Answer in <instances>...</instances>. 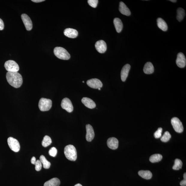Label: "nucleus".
Wrapping results in <instances>:
<instances>
[{
  "label": "nucleus",
  "mask_w": 186,
  "mask_h": 186,
  "mask_svg": "<svg viewBox=\"0 0 186 186\" xmlns=\"http://www.w3.org/2000/svg\"><path fill=\"white\" fill-rule=\"evenodd\" d=\"M6 78L8 83L16 88H19L22 85V78L18 72H8L6 73Z\"/></svg>",
  "instance_id": "nucleus-1"
},
{
  "label": "nucleus",
  "mask_w": 186,
  "mask_h": 186,
  "mask_svg": "<svg viewBox=\"0 0 186 186\" xmlns=\"http://www.w3.org/2000/svg\"><path fill=\"white\" fill-rule=\"evenodd\" d=\"M66 157L71 161H75L77 158V152L75 147L72 145L66 146L64 149Z\"/></svg>",
  "instance_id": "nucleus-2"
},
{
  "label": "nucleus",
  "mask_w": 186,
  "mask_h": 186,
  "mask_svg": "<svg viewBox=\"0 0 186 186\" xmlns=\"http://www.w3.org/2000/svg\"><path fill=\"white\" fill-rule=\"evenodd\" d=\"M54 53L57 58L64 60H68L70 55L66 49L63 47H56L54 49Z\"/></svg>",
  "instance_id": "nucleus-3"
},
{
  "label": "nucleus",
  "mask_w": 186,
  "mask_h": 186,
  "mask_svg": "<svg viewBox=\"0 0 186 186\" xmlns=\"http://www.w3.org/2000/svg\"><path fill=\"white\" fill-rule=\"evenodd\" d=\"M52 105V101L50 99L41 98L39 101V108L42 111H49L51 108Z\"/></svg>",
  "instance_id": "nucleus-4"
},
{
  "label": "nucleus",
  "mask_w": 186,
  "mask_h": 186,
  "mask_svg": "<svg viewBox=\"0 0 186 186\" xmlns=\"http://www.w3.org/2000/svg\"><path fill=\"white\" fill-rule=\"evenodd\" d=\"M4 66L8 72H18L19 69L18 64L13 60H9L6 61Z\"/></svg>",
  "instance_id": "nucleus-5"
},
{
  "label": "nucleus",
  "mask_w": 186,
  "mask_h": 186,
  "mask_svg": "<svg viewBox=\"0 0 186 186\" xmlns=\"http://www.w3.org/2000/svg\"><path fill=\"white\" fill-rule=\"evenodd\" d=\"M7 142L10 148L13 151L17 152L19 151L20 149V145L19 142L16 139L12 137L8 138Z\"/></svg>",
  "instance_id": "nucleus-6"
},
{
  "label": "nucleus",
  "mask_w": 186,
  "mask_h": 186,
  "mask_svg": "<svg viewBox=\"0 0 186 186\" xmlns=\"http://www.w3.org/2000/svg\"><path fill=\"white\" fill-rule=\"evenodd\" d=\"M171 123L174 129L177 132L182 133L183 131L182 123L177 117H174L171 119Z\"/></svg>",
  "instance_id": "nucleus-7"
},
{
  "label": "nucleus",
  "mask_w": 186,
  "mask_h": 186,
  "mask_svg": "<svg viewBox=\"0 0 186 186\" xmlns=\"http://www.w3.org/2000/svg\"><path fill=\"white\" fill-rule=\"evenodd\" d=\"M62 108L68 112H72L73 110L72 103L69 99L66 98L62 100L61 103Z\"/></svg>",
  "instance_id": "nucleus-8"
},
{
  "label": "nucleus",
  "mask_w": 186,
  "mask_h": 186,
  "mask_svg": "<svg viewBox=\"0 0 186 186\" xmlns=\"http://www.w3.org/2000/svg\"><path fill=\"white\" fill-rule=\"evenodd\" d=\"M87 83L89 87L94 89L101 88L103 86L100 80L96 78L89 80L87 81Z\"/></svg>",
  "instance_id": "nucleus-9"
},
{
  "label": "nucleus",
  "mask_w": 186,
  "mask_h": 186,
  "mask_svg": "<svg viewBox=\"0 0 186 186\" xmlns=\"http://www.w3.org/2000/svg\"><path fill=\"white\" fill-rule=\"evenodd\" d=\"M22 19L27 31L31 30L33 28V24L31 18L26 14H22L21 16Z\"/></svg>",
  "instance_id": "nucleus-10"
},
{
  "label": "nucleus",
  "mask_w": 186,
  "mask_h": 186,
  "mask_svg": "<svg viewBox=\"0 0 186 186\" xmlns=\"http://www.w3.org/2000/svg\"><path fill=\"white\" fill-rule=\"evenodd\" d=\"M176 63L178 67L183 68L185 67L186 64V59L185 55L182 52H180L178 54Z\"/></svg>",
  "instance_id": "nucleus-11"
},
{
  "label": "nucleus",
  "mask_w": 186,
  "mask_h": 186,
  "mask_svg": "<svg viewBox=\"0 0 186 186\" xmlns=\"http://www.w3.org/2000/svg\"><path fill=\"white\" fill-rule=\"evenodd\" d=\"M95 46L96 50L100 53H104L106 51L107 44L104 41L100 40L97 41Z\"/></svg>",
  "instance_id": "nucleus-12"
},
{
  "label": "nucleus",
  "mask_w": 186,
  "mask_h": 186,
  "mask_svg": "<svg viewBox=\"0 0 186 186\" xmlns=\"http://www.w3.org/2000/svg\"><path fill=\"white\" fill-rule=\"evenodd\" d=\"M86 128L87 131L86 139L87 141L90 142L95 137V132L92 126L89 124L86 125Z\"/></svg>",
  "instance_id": "nucleus-13"
},
{
  "label": "nucleus",
  "mask_w": 186,
  "mask_h": 186,
  "mask_svg": "<svg viewBox=\"0 0 186 186\" xmlns=\"http://www.w3.org/2000/svg\"><path fill=\"white\" fill-rule=\"evenodd\" d=\"M131 66L129 64H127L123 66L121 72L122 81L125 82L128 76L130 70Z\"/></svg>",
  "instance_id": "nucleus-14"
},
{
  "label": "nucleus",
  "mask_w": 186,
  "mask_h": 186,
  "mask_svg": "<svg viewBox=\"0 0 186 186\" xmlns=\"http://www.w3.org/2000/svg\"><path fill=\"white\" fill-rule=\"evenodd\" d=\"M107 144L109 148L112 150H115L118 148L119 141L115 137H110L108 140Z\"/></svg>",
  "instance_id": "nucleus-15"
},
{
  "label": "nucleus",
  "mask_w": 186,
  "mask_h": 186,
  "mask_svg": "<svg viewBox=\"0 0 186 186\" xmlns=\"http://www.w3.org/2000/svg\"><path fill=\"white\" fill-rule=\"evenodd\" d=\"M64 34L67 37L74 38L77 37L78 32L76 30L72 28H66L64 31Z\"/></svg>",
  "instance_id": "nucleus-16"
},
{
  "label": "nucleus",
  "mask_w": 186,
  "mask_h": 186,
  "mask_svg": "<svg viewBox=\"0 0 186 186\" xmlns=\"http://www.w3.org/2000/svg\"><path fill=\"white\" fill-rule=\"evenodd\" d=\"M81 102L85 106L89 108L93 109L96 107L95 103L90 98L84 97L82 99Z\"/></svg>",
  "instance_id": "nucleus-17"
},
{
  "label": "nucleus",
  "mask_w": 186,
  "mask_h": 186,
  "mask_svg": "<svg viewBox=\"0 0 186 186\" xmlns=\"http://www.w3.org/2000/svg\"><path fill=\"white\" fill-rule=\"evenodd\" d=\"M119 10L123 15L129 16L131 15V11L125 4L122 1L119 4Z\"/></svg>",
  "instance_id": "nucleus-18"
},
{
  "label": "nucleus",
  "mask_w": 186,
  "mask_h": 186,
  "mask_svg": "<svg viewBox=\"0 0 186 186\" xmlns=\"http://www.w3.org/2000/svg\"><path fill=\"white\" fill-rule=\"evenodd\" d=\"M143 71L146 74H151L154 71V68L152 63L148 62L146 63L144 66Z\"/></svg>",
  "instance_id": "nucleus-19"
},
{
  "label": "nucleus",
  "mask_w": 186,
  "mask_h": 186,
  "mask_svg": "<svg viewBox=\"0 0 186 186\" xmlns=\"http://www.w3.org/2000/svg\"><path fill=\"white\" fill-rule=\"evenodd\" d=\"M114 23L117 31L118 33H120L123 27V22L119 18H115L114 20Z\"/></svg>",
  "instance_id": "nucleus-20"
},
{
  "label": "nucleus",
  "mask_w": 186,
  "mask_h": 186,
  "mask_svg": "<svg viewBox=\"0 0 186 186\" xmlns=\"http://www.w3.org/2000/svg\"><path fill=\"white\" fill-rule=\"evenodd\" d=\"M60 183V181L58 178H54L46 182L43 186H59Z\"/></svg>",
  "instance_id": "nucleus-21"
},
{
  "label": "nucleus",
  "mask_w": 186,
  "mask_h": 186,
  "mask_svg": "<svg viewBox=\"0 0 186 186\" xmlns=\"http://www.w3.org/2000/svg\"><path fill=\"white\" fill-rule=\"evenodd\" d=\"M157 25L159 28L164 31H166L168 27L165 21L161 18H158L157 19Z\"/></svg>",
  "instance_id": "nucleus-22"
},
{
  "label": "nucleus",
  "mask_w": 186,
  "mask_h": 186,
  "mask_svg": "<svg viewBox=\"0 0 186 186\" xmlns=\"http://www.w3.org/2000/svg\"><path fill=\"white\" fill-rule=\"evenodd\" d=\"M139 175L142 178L146 180L151 179L152 176V174L151 171L149 170H141L138 172Z\"/></svg>",
  "instance_id": "nucleus-23"
},
{
  "label": "nucleus",
  "mask_w": 186,
  "mask_h": 186,
  "mask_svg": "<svg viewBox=\"0 0 186 186\" xmlns=\"http://www.w3.org/2000/svg\"><path fill=\"white\" fill-rule=\"evenodd\" d=\"M177 19L179 22H181L185 17V13L184 10L182 8H179L177 10Z\"/></svg>",
  "instance_id": "nucleus-24"
},
{
  "label": "nucleus",
  "mask_w": 186,
  "mask_h": 186,
  "mask_svg": "<svg viewBox=\"0 0 186 186\" xmlns=\"http://www.w3.org/2000/svg\"><path fill=\"white\" fill-rule=\"evenodd\" d=\"M40 160L43 165V168L45 169H48L50 168L51 164L47 161L44 155H41L40 156Z\"/></svg>",
  "instance_id": "nucleus-25"
},
{
  "label": "nucleus",
  "mask_w": 186,
  "mask_h": 186,
  "mask_svg": "<svg viewBox=\"0 0 186 186\" xmlns=\"http://www.w3.org/2000/svg\"><path fill=\"white\" fill-rule=\"evenodd\" d=\"M162 158V156L159 154H156L151 155L149 158L150 161L152 163H156L160 162Z\"/></svg>",
  "instance_id": "nucleus-26"
},
{
  "label": "nucleus",
  "mask_w": 186,
  "mask_h": 186,
  "mask_svg": "<svg viewBox=\"0 0 186 186\" xmlns=\"http://www.w3.org/2000/svg\"><path fill=\"white\" fill-rule=\"evenodd\" d=\"M52 143V140L49 136L48 135H45L43 137V140L42 142V146L44 147L49 146Z\"/></svg>",
  "instance_id": "nucleus-27"
},
{
  "label": "nucleus",
  "mask_w": 186,
  "mask_h": 186,
  "mask_svg": "<svg viewBox=\"0 0 186 186\" xmlns=\"http://www.w3.org/2000/svg\"><path fill=\"white\" fill-rule=\"evenodd\" d=\"M183 163L180 159L176 158L174 161V164L173 167V169L176 170H178L182 168Z\"/></svg>",
  "instance_id": "nucleus-28"
},
{
  "label": "nucleus",
  "mask_w": 186,
  "mask_h": 186,
  "mask_svg": "<svg viewBox=\"0 0 186 186\" xmlns=\"http://www.w3.org/2000/svg\"><path fill=\"white\" fill-rule=\"evenodd\" d=\"M171 137V135L168 131H166L161 137V140L164 142H168Z\"/></svg>",
  "instance_id": "nucleus-29"
},
{
  "label": "nucleus",
  "mask_w": 186,
  "mask_h": 186,
  "mask_svg": "<svg viewBox=\"0 0 186 186\" xmlns=\"http://www.w3.org/2000/svg\"><path fill=\"white\" fill-rule=\"evenodd\" d=\"M35 169L36 171H39L41 170L42 167V164L40 160L36 161L35 164Z\"/></svg>",
  "instance_id": "nucleus-30"
},
{
  "label": "nucleus",
  "mask_w": 186,
  "mask_h": 186,
  "mask_svg": "<svg viewBox=\"0 0 186 186\" xmlns=\"http://www.w3.org/2000/svg\"><path fill=\"white\" fill-rule=\"evenodd\" d=\"M162 131V128H158V130L156 131L154 134V136L155 138H159L160 137H161Z\"/></svg>",
  "instance_id": "nucleus-31"
},
{
  "label": "nucleus",
  "mask_w": 186,
  "mask_h": 186,
  "mask_svg": "<svg viewBox=\"0 0 186 186\" xmlns=\"http://www.w3.org/2000/svg\"><path fill=\"white\" fill-rule=\"evenodd\" d=\"M57 150L56 148L52 147L49 151V155L52 157H55L57 155Z\"/></svg>",
  "instance_id": "nucleus-32"
},
{
  "label": "nucleus",
  "mask_w": 186,
  "mask_h": 186,
  "mask_svg": "<svg viewBox=\"0 0 186 186\" xmlns=\"http://www.w3.org/2000/svg\"><path fill=\"white\" fill-rule=\"evenodd\" d=\"M98 1V0H88V3L90 6L94 8H96L97 6Z\"/></svg>",
  "instance_id": "nucleus-33"
},
{
  "label": "nucleus",
  "mask_w": 186,
  "mask_h": 186,
  "mask_svg": "<svg viewBox=\"0 0 186 186\" xmlns=\"http://www.w3.org/2000/svg\"><path fill=\"white\" fill-rule=\"evenodd\" d=\"M4 27L3 21L0 18V31L3 30Z\"/></svg>",
  "instance_id": "nucleus-34"
},
{
  "label": "nucleus",
  "mask_w": 186,
  "mask_h": 186,
  "mask_svg": "<svg viewBox=\"0 0 186 186\" xmlns=\"http://www.w3.org/2000/svg\"><path fill=\"white\" fill-rule=\"evenodd\" d=\"M180 185L182 186H186V180H184L182 181L180 183Z\"/></svg>",
  "instance_id": "nucleus-35"
},
{
  "label": "nucleus",
  "mask_w": 186,
  "mask_h": 186,
  "mask_svg": "<svg viewBox=\"0 0 186 186\" xmlns=\"http://www.w3.org/2000/svg\"><path fill=\"white\" fill-rule=\"evenodd\" d=\"M36 158L35 157H33V158H31V162L32 164H35V163L36 162Z\"/></svg>",
  "instance_id": "nucleus-36"
},
{
  "label": "nucleus",
  "mask_w": 186,
  "mask_h": 186,
  "mask_svg": "<svg viewBox=\"0 0 186 186\" xmlns=\"http://www.w3.org/2000/svg\"><path fill=\"white\" fill-rule=\"evenodd\" d=\"M45 1L44 0H32L31 1H32L36 3H40V2H42Z\"/></svg>",
  "instance_id": "nucleus-37"
},
{
  "label": "nucleus",
  "mask_w": 186,
  "mask_h": 186,
  "mask_svg": "<svg viewBox=\"0 0 186 186\" xmlns=\"http://www.w3.org/2000/svg\"><path fill=\"white\" fill-rule=\"evenodd\" d=\"M184 179V180H186V173H185L184 174L183 176Z\"/></svg>",
  "instance_id": "nucleus-38"
},
{
  "label": "nucleus",
  "mask_w": 186,
  "mask_h": 186,
  "mask_svg": "<svg viewBox=\"0 0 186 186\" xmlns=\"http://www.w3.org/2000/svg\"><path fill=\"white\" fill-rule=\"evenodd\" d=\"M170 1L173 2V3H176V2L177 1H176V0H171V1Z\"/></svg>",
  "instance_id": "nucleus-39"
},
{
  "label": "nucleus",
  "mask_w": 186,
  "mask_h": 186,
  "mask_svg": "<svg viewBox=\"0 0 186 186\" xmlns=\"http://www.w3.org/2000/svg\"><path fill=\"white\" fill-rule=\"evenodd\" d=\"M74 186H82L80 184H77L75 185Z\"/></svg>",
  "instance_id": "nucleus-40"
},
{
  "label": "nucleus",
  "mask_w": 186,
  "mask_h": 186,
  "mask_svg": "<svg viewBox=\"0 0 186 186\" xmlns=\"http://www.w3.org/2000/svg\"><path fill=\"white\" fill-rule=\"evenodd\" d=\"M98 89L99 90H100V89H101V88H99V89Z\"/></svg>",
  "instance_id": "nucleus-41"
},
{
  "label": "nucleus",
  "mask_w": 186,
  "mask_h": 186,
  "mask_svg": "<svg viewBox=\"0 0 186 186\" xmlns=\"http://www.w3.org/2000/svg\"><path fill=\"white\" fill-rule=\"evenodd\" d=\"M82 82L83 83H84V81H83Z\"/></svg>",
  "instance_id": "nucleus-42"
}]
</instances>
